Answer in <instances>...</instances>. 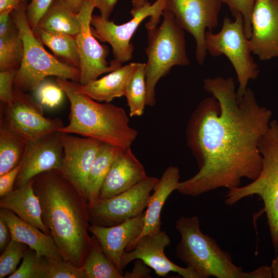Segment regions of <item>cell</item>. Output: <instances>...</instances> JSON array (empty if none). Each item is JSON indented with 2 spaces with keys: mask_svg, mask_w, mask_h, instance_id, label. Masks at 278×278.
Wrapping results in <instances>:
<instances>
[{
  "mask_svg": "<svg viewBox=\"0 0 278 278\" xmlns=\"http://www.w3.org/2000/svg\"><path fill=\"white\" fill-rule=\"evenodd\" d=\"M32 187L40 203L42 221L63 259L82 267L92 244L86 200L59 170L38 174Z\"/></svg>",
  "mask_w": 278,
  "mask_h": 278,
  "instance_id": "obj_2",
  "label": "cell"
},
{
  "mask_svg": "<svg viewBox=\"0 0 278 278\" xmlns=\"http://www.w3.org/2000/svg\"><path fill=\"white\" fill-rule=\"evenodd\" d=\"M207 51L213 57L224 55L232 63L238 82L237 98L241 100L245 94L250 80H254L259 73L254 62L244 26V18L238 13L235 20L224 18L221 29L217 33L205 32Z\"/></svg>",
  "mask_w": 278,
  "mask_h": 278,
  "instance_id": "obj_8",
  "label": "cell"
},
{
  "mask_svg": "<svg viewBox=\"0 0 278 278\" xmlns=\"http://www.w3.org/2000/svg\"><path fill=\"white\" fill-rule=\"evenodd\" d=\"M133 8H139L144 5L147 0H131Z\"/></svg>",
  "mask_w": 278,
  "mask_h": 278,
  "instance_id": "obj_46",
  "label": "cell"
},
{
  "mask_svg": "<svg viewBox=\"0 0 278 278\" xmlns=\"http://www.w3.org/2000/svg\"><path fill=\"white\" fill-rule=\"evenodd\" d=\"M162 16L163 20L159 26L146 28V105L150 107L155 104V88L159 80L167 75L173 66L190 64L186 53L184 30L171 11L165 9Z\"/></svg>",
  "mask_w": 278,
  "mask_h": 278,
  "instance_id": "obj_5",
  "label": "cell"
},
{
  "mask_svg": "<svg viewBox=\"0 0 278 278\" xmlns=\"http://www.w3.org/2000/svg\"><path fill=\"white\" fill-rule=\"evenodd\" d=\"M203 88L213 97L198 104L186 129V143L199 171L177 189L193 197L220 187L233 189L241 186L243 178L253 181L259 176L263 167L259 143L272 115L258 104L250 88L238 100L231 77L205 79Z\"/></svg>",
  "mask_w": 278,
  "mask_h": 278,
  "instance_id": "obj_1",
  "label": "cell"
},
{
  "mask_svg": "<svg viewBox=\"0 0 278 278\" xmlns=\"http://www.w3.org/2000/svg\"><path fill=\"white\" fill-rule=\"evenodd\" d=\"M21 164L0 176V197H2L14 190V183L20 170Z\"/></svg>",
  "mask_w": 278,
  "mask_h": 278,
  "instance_id": "obj_38",
  "label": "cell"
},
{
  "mask_svg": "<svg viewBox=\"0 0 278 278\" xmlns=\"http://www.w3.org/2000/svg\"><path fill=\"white\" fill-rule=\"evenodd\" d=\"M251 27L252 53L262 61L278 57V0H255Z\"/></svg>",
  "mask_w": 278,
  "mask_h": 278,
  "instance_id": "obj_17",
  "label": "cell"
},
{
  "mask_svg": "<svg viewBox=\"0 0 278 278\" xmlns=\"http://www.w3.org/2000/svg\"><path fill=\"white\" fill-rule=\"evenodd\" d=\"M12 240L11 230L5 219L0 216V251L3 253Z\"/></svg>",
  "mask_w": 278,
  "mask_h": 278,
  "instance_id": "obj_41",
  "label": "cell"
},
{
  "mask_svg": "<svg viewBox=\"0 0 278 278\" xmlns=\"http://www.w3.org/2000/svg\"><path fill=\"white\" fill-rule=\"evenodd\" d=\"M63 155L61 132L28 141L26 152L20 162L21 168L14 189L25 184L40 173L50 170H60Z\"/></svg>",
  "mask_w": 278,
  "mask_h": 278,
  "instance_id": "obj_16",
  "label": "cell"
},
{
  "mask_svg": "<svg viewBox=\"0 0 278 278\" xmlns=\"http://www.w3.org/2000/svg\"><path fill=\"white\" fill-rule=\"evenodd\" d=\"M221 0H167L166 10L171 11L178 24L196 42V59L202 65L207 49L205 30L212 31L218 24Z\"/></svg>",
  "mask_w": 278,
  "mask_h": 278,
  "instance_id": "obj_12",
  "label": "cell"
},
{
  "mask_svg": "<svg viewBox=\"0 0 278 278\" xmlns=\"http://www.w3.org/2000/svg\"><path fill=\"white\" fill-rule=\"evenodd\" d=\"M263 167L259 176L246 185L229 189L225 203L232 206L242 199L258 195L264 203L272 244L278 251V120H271L259 141Z\"/></svg>",
  "mask_w": 278,
  "mask_h": 278,
  "instance_id": "obj_7",
  "label": "cell"
},
{
  "mask_svg": "<svg viewBox=\"0 0 278 278\" xmlns=\"http://www.w3.org/2000/svg\"><path fill=\"white\" fill-rule=\"evenodd\" d=\"M94 8V0H84L81 9L77 14L81 23V30L76 37V41L80 59L79 82L82 85L122 66L115 59L111 60L109 63L108 62L107 58L109 53L108 46L100 44L92 32L91 20Z\"/></svg>",
  "mask_w": 278,
  "mask_h": 278,
  "instance_id": "obj_13",
  "label": "cell"
},
{
  "mask_svg": "<svg viewBox=\"0 0 278 278\" xmlns=\"http://www.w3.org/2000/svg\"><path fill=\"white\" fill-rule=\"evenodd\" d=\"M150 268L141 259H136L131 272L127 271L124 274V278H150Z\"/></svg>",
  "mask_w": 278,
  "mask_h": 278,
  "instance_id": "obj_39",
  "label": "cell"
},
{
  "mask_svg": "<svg viewBox=\"0 0 278 278\" xmlns=\"http://www.w3.org/2000/svg\"><path fill=\"white\" fill-rule=\"evenodd\" d=\"M21 3H27L28 4V1L30 0H19Z\"/></svg>",
  "mask_w": 278,
  "mask_h": 278,
  "instance_id": "obj_47",
  "label": "cell"
},
{
  "mask_svg": "<svg viewBox=\"0 0 278 278\" xmlns=\"http://www.w3.org/2000/svg\"><path fill=\"white\" fill-rule=\"evenodd\" d=\"M28 247L24 243L11 240L0 257V278L9 276L17 270L18 265Z\"/></svg>",
  "mask_w": 278,
  "mask_h": 278,
  "instance_id": "obj_32",
  "label": "cell"
},
{
  "mask_svg": "<svg viewBox=\"0 0 278 278\" xmlns=\"http://www.w3.org/2000/svg\"><path fill=\"white\" fill-rule=\"evenodd\" d=\"M0 207L12 211L23 220L50 235L41 220V205L33 189L32 179L1 197Z\"/></svg>",
  "mask_w": 278,
  "mask_h": 278,
  "instance_id": "obj_22",
  "label": "cell"
},
{
  "mask_svg": "<svg viewBox=\"0 0 278 278\" xmlns=\"http://www.w3.org/2000/svg\"><path fill=\"white\" fill-rule=\"evenodd\" d=\"M135 62L121 66L100 79L86 84L75 82L77 89L97 101L110 102L113 99L125 95L127 80Z\"/></svg>",
  "mask_w": 278,
  "mask_h": 278,
  "instance_id": "obj_23",
  "label": "cell"
},
{
  "mask_svg": "<svg viewBox=\"0 0 278 278\" xmlns=\"http://www.w3.org/2000/svg\"><path fill=\"white\" fill-rule=\"evenodd\" d=\"M95 8L99 9L100 16L106 20H109V17L114 10L117 0H94Z\"/></svg>",
  "mask_w": 278,
  "mask_h": 278,
  "instance_id": "obj_40",
  "label": "cell"
},
{
  "mask_svg": "<svg viewBox=\"0 0 278 278\" xmlns=\"http://www.w3.org/2000/svg\"><path fill=\"white\" fill-rule=\"evenodd\" d=\"M167 2V0H157L151 4L147 1L142 7L133 8L130 11L132 19L121 25L106 20L100 15H92V32L95 38L110 44L114 59L121 64L126 62L132 58L134 46L130 40L139 25L149 16L146 28L158 26Z\"/></svg>",
  "mask_w": 278,
  "mask_h": 278,
  "instance_id": "obj_9",
  "label": "cell"
},
{
  "mask_svg": "<svg viewBox=\"0 0 278 278\" xmlns=\"http://www.w3.org/2000/svg\"><path fill=\"white\" fill-rule=\"evenodd\" d=\"M61 138L64 155L60 171L86 200L88 177L102 143L62 132Z\"/></svg>",
  "mask_w": 278,
  "mask_h": 278,
  "instance_id": "obj_15",
  "label": "cell"
},
{
  "mask_svg": "<svg viewBox=\"0 0 278 278\" xmlns=\"http://www.w3.org/2000/svg\"><path fill=\"white\" fill-rule=\"evenodd\" d=\"M47 259L46 278H87L82 267L63 259Z\"/></svg>",
  "mask_w": 278,
  "mask_h": 278,
  "instance_id": "obj_33",
  "label": "cell"
},
{
  "mask_svg": "<svg viewBox=\"0 0 278 278\" xmlns=\"http://www.w3.org/2000/svg\"><path fill=\"white\" fill-rule=\"evenodd\" d=\"M53 0H30L26 8V18L29 26L35 27Z\"/></svg>",
  "mask_w": 278,
  "mask_h": 278,
  "instance_id": "obj_36",
  "label": "cell"
},
{
  "mask_svg": "<svg viewBox=\"0 0 278 278\" xmlns=\"http://www.w3.org/2000/svg\"><path fill=\"white\" fill-rule=\"evenodd\" d=\"M0 216L10 228L12 240L27 245L36 251L38 256L63 259L50 235L23 220L9 210L1 208Z\"/></svg>",
  "mask_w": 278,
  "mask_h": 278,
  "instance_id": "obj_20",
  "label": "cell"
},
{
  "mask_svg": "<svg viewBox=\"0 0 278 278\" xmlns=\"http://www.w3.org/2000/svg\"><path fill=\"white\" fill-rule=\"evenodd\" d=\"M270 267L272 277L278 278V255L272 260L271 265Z\"/></svg>",
  "mask_w": 278,
  "mask_h": 278,
  "instance_id": "obj_45",
  "label": "cell"
},
{
  "mask_svg": "<svg viewBox=\"0 0 278 278\" xmlns=\"http://www.w3.org/2000/svg\"><path fill=\"white\" fill-rule=\"evenodd\" d=\"M144 223V212L137 217L112 227L90 224L89 231L98 239L105 255L123 274L120 266L121 257L126 250L140 235Z\"/></svg>",
  "mask_w": 278,
  "mask_h": 278,
  "instance_id": "obj_18",
  "label": "cell"
},
{
  "mask_svg": "<svg viewBox=\"0 0 278 278\" xmlns=\"http://www.w3.org/2000/svg\"><path fill=\"white\" fill-rule=\"evenodd\" d=\"M158 180L147 176L124 192L88 205L90 224L112 227L140 216L145 212L150 193Z\"/></svg>",
  "mask_w": 278,
  "mask_h": 278,
  "instance_id": "obj_11",
  "label": "cell"
},
{
  "mask_svg": "<svg viewBox=\"0 0 278 278\" xmlns=\"http://www.w3.org/2000/svg\"><path fill=\"white\" fill-rule=\"evenodd\" d=\"M28 4L22 3L10 13L24 44L22 62L13 82V88L24 92L37 89L49 76L79 82L80 70L68 65L49 53L34 34L26 18Z\"/></svg>",
  "mask_w": 278,
  "mask_h": 278,
  "instance_id": "obj_6",
  "label": "cell"
},
{
  "mask_svg": "<svg viewBox=\"0 0 278 278\" xmlns=\"http://www.w3.org/2000/svg\"><path fill=\"white\" fill-rule=\"evenodd\" d=\"M41 29L63 32L75 38L81 30V23L62 0H53L36 26Z\"/></svg>",
  "mask_w": 278,
  "mask_h": 278,
  "instance_id": "obj_24",
  "label": "cell"
},
{
  "mask_svg": "<svg viewBox=\"0 0 278 278\" xmlns=\"http://www.w3.org/2000/svg\"><path fill=\"white\" fill-rule=\"evenodd\" d=\"M47 264V258L38 256L35 250L28 247L21 266L7 277L46 278Z\"/></svg>",
  "mask_w": 278,
  "mask_h": 278,
  "instance_id": "obj_31",
  "label": "cell"
},
{
  "mask_svg": "<svg viewBox=\"0 0 278 278\" xmlns=\"http://www.w3.org/2000/svg\"><path fill=\"white\" fill-rule=\"evenodd\" d=\"M28 143L25 138L0 121V176L20 163Z\"/></svg>",
  "mask_w": 278,
  "mask_h": 278,
  "instance_id": "obj_27",
  "label": "cell"
},
{
  "mask_svg": "<svg viewBox=\"0 0 278 278\" xmlns=\"http://www.w3.org/2000/svg\"><path fill=\"white\" fill-rule=\"evenodd\" d=\"M170 242L164 231L138 238L124 253L120 260L121 269L123 270L131 262L138 259L153 269L160 276H165L173 272L184 278H200L192 268L180 267L166 256L164 249Z\"/></svg>",
  "mask_w": 278,
  "mask_h": 278,
  "instance_id": "obj_14",
  "label": "cell"
},
{
  "mask_svg": "<svg viewBox=\"0 0 278 278\" xmlns=\"http://www.w3.org/2000/svg\"><path fill=\"white\" fill-rule=\"evenodd\" d=\"M131 117L143 114L146 105L145 63H136L127 80L125 95Z\"/></svg>",
  "mask_w": 278,
  "mask_h": 278,
  "instance_id": "obj_28",
  "label": "cell"
},
{
  "mask_svg": "<svg viewBox=\"0 0 278 278\" xmlns=\"http://www.w3.org/2000/svg\"><path fill=\"white\" fill-rule=\"evenodd\" d=\"M37 89V95L42 104L53 108L61 102L63 91L58 85L49 82H42Z\"/></svg>",
  "mask_w": 278,
  "mask_h": 278,
  "instance_id": "obj_35",
  "label": "cell"
},
{
  "mask_svg": "<svg viewBox=\"0 0 278 278\" xmlns=\"http://www.w3.org/2000/svg\"><path fill=\"white\" fill-rule=\"evenodd\" d=\"M181 239L176 248L178 258L193 269L200 278H271L270 266H260L245 272L236 266L231 255L223 250L216 240L202 233L199 218L183 217L176 221Z\"/></svg>",
  "mask_w": 278,
  "mask_h": 278,
  "instance_id": "obj_4",
  "label": "cell"
},
{
  "mask_svg": "<svg viewBox=\"0 0 278 278\" xmlns=\"http://www.w3.org/2000/svg\"><path fill=\"white\" fill-rule=\"evenodd\" d=\"M17 71H0L1 103L9 104L13 99V82Z\"/></svg>",
  "mask_w": 278,
  "mask_h": 278,
  "instance_id": "obj_37",
  "label": "cell"
},
{
  "mask_svg": "<svg viewBox=\"0 0 278 278\" xmlns=\"http://www.w3.org/2000/svg\"><path fill=\"white\" fill-rule=\"evenodd\" d=\"M75 82L56 78L71 105L69 124L59 132L92 138L123 149L130 147L137 131L129 125L124 109L110 102L96 101L80 92Z\"/></svg>",
  "mask_w": 278,
  "mask_h": 278,
  "instance_id": "obj_3",
  "label": "cell"
},
{
  "mask_svg": "<svg viewBox=\"0 0 278 278\" xmlns=\"http://www.w3.org/2000/svg\"><path fill=\"white\" fill-rule=\"evenodd\" d=\"M23 55V42L15 24L5 37L0 38V71H18L21 65Z\"/></svg>",
  "mask_w": 278,
  "mask_h": 278,
  "instance_id": "obj_30",
  "label": "cell"
},
{
  "mask_svg": "<svg viewBox=\"0 0 278 278\" xmlns=\"http://www.w3.org/2000/svg\"><path fill=\"white\" fill-rule=\"evenodd\" d=\"M71 8L72 11L77 14L80 12L84 0H62Z\"/></svg>",
  "mask_w": 278,
  "mask_h": 278,
  "instance_id": "obj_44",
  "label": "cell"
},
{
  "mask_svg": "<svg viewBox=\"0 0 278 278\" xmlns=\"http://www.w3.org/2000/svg\"><path fill=\"white\" fill-rule=\"evenodd\" d=\"M22 4L19 0H0V13H11Z\"/></svg>",
  "mask_w": 278,
  "mask_h": 278,
  "instance_id": "obj_43",
  "label": "cell"
},
{
  "mask_svg": "<svg viewBox=\"0 0 278 278\" xmlns=\"http://www.w3.org/2000/svg\"><path fill=\"white\" fill-rule=\"evenodd\" d=\"M13 96L11 103H1L0 121L28 141L59 131L64 127L60 118L45 117L42 105L26 92L13 88Z\"/></svg>",
  "mask_w": 278,
  "mask_h": 278,
  "instance_id": "obj_10",
  "label": "cell"
},
{
  "mask_svg": "<svg viewBox=\"0 0 278 278\" xmlns=\"http://www.w3.org/2000/svg\"><path fill=\"white\" fill-rule=\"evenodd\" d=\"M10 13H0V38L5 37L15 25Z\"/></svg>",
  "mask_w": 278,
  "mask_h": 278,
  "instance_id": "obj_42",
  "label": "cell"
},
{
  "mask_svg": "<svg viewBox=\"0 0 278 278\" xmlns=\"http://www.w3.org/2000/svg\"><path fill=\"white\" fill-rule=\"evenodd\" d=\"M255 0H221L230 8L235 18L238 13L243 16L245 32L249 39L252 30L251 15Z\"/></svg>",
  "mask_w": 278,
  "mask_h": 278,
  "instance_id": "obj_34",
  "label": "cell"
},
{
  "mask_svg": "<svg viewBox=\"0 0 278 278\" xmlns=\"http://www.w3.org/2000/svg\"><path fill=\"white\" fill-rule=\"evenodd\" d=\"M82 268L87 278H124L105 255L99 240L94 235L91 250Z\"/></svg>",
  "mask_w": 278,
  "mask_h": 278,
  "instance_id": "obj_29",
  "label": "cell"
},
{
  "mask_svg": "<svg viewBox=\"0 0 278 278\" xmlns=\"http://www.w3.org/2000/svg\"><path fill=\"white\" fill-rule=\"evenodd\" d=\"M32 30L41 43L48 47L61 61L79 69L80 59L76 38L65 33L46 31L37 27Z\"/></svg>",
  "mask_w": 278,
  "mask_h": 278,
  "instance_id": "obj_26",
  "label": "cell"
},
{
  "mask_svg": "<svg viewBox=\"0 0 278 278\" xmlns=\"http://www.w3.org/2000/svg\"><path fill=\"white\" fill-rule=\"evenodd\" d=\"M180 170L177 166H169L163 172L153 187V194L149 198L144 212V227L138 238L161 231V211L168 197L173 190H177L180 182Z\"/></svg>",
  "mask_w": 278,
  "mask_h": 278,
  "instance_id": "obj_21",
  "label": "cell"
},
{
  "mask_svg": "<svg viewBox=\"0 0 278 278\" xmlns=\"http://www.w3.org/2000/svg\"><path fill=\"white\" fill-rule=\"evenodd\" d=\"M147 176L144 166L131 148L123 149L113 162L103 182L98 200L124 192Z\"/></svg>",
  "mask_w": 278,
  "mask_h": 278,
  "instance_id": "obj_19",
  "label": "cell"
},
{
  "mask_svg": "<svg viewBox=\"0 0 278 278\" xmlns=\"http://www.w3.org/2000/svg\"><path fill=\"white\" fill-rule=\"evenodd\" d=\"M123 149L107 143L101 144L88 177L86 200L89 205L98 201L103 182L113 162Z\"/></svg>",
  "mask_w": 278,
  "mask_h": 278,
  "instance_id": "obj_25",
  "label": "cell"
}]
</instances>
